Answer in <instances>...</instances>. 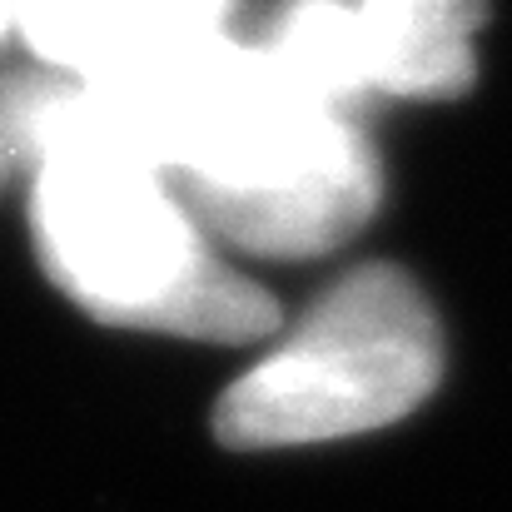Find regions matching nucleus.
Returning <instances> with one entry per match:
<instances>
[{
  "label": "nucleus",
  "mask_w": 512,
  "mask_h": 512,
  "mask_svg": "<svg viewBox=\"0 0 512 512\" xmlns=\"http://www.w3.org/2000/svg\"><path fill=\"white\" fill-rule=\"evenodd\" d=\"M443 378V329L428 294L393 264L334 279L309 314L244 368L214 408L224 448L339 443L408 418Z\"/></svg>",
  "instance_id": "nucleus-2"
},
{
  "label": "nucleus",
  "mask_w": 512,
  "mask_h": 512,
  "mask_svg": "<svg viewBox=\"0 0 512 512\" xmlns=\"http://www.w3.org/2000/svg\"><path fill=\"white\" fill-rule=\"evenodd\" d=\"M234 0H20V40L60 80H115L229 35Z\"/></svg>",
  "instance_id": "nucleus-3"
},
{
  "label": "nucleus",
  "mask_w": 512,
  "mask_h": 512,
  "mask_svg": "<svg viewBox=\"0 0 512 512\" xmlns=\"http://www.w3.org/2000/svg\"><path fill=\"white\" fill-rule=\"evenodd\" d=\"M488 0H353L373 95L453 100L478 75Z\"/></svg>",
  "instance_id": "nucleus-4"
},
{
  "label": "nucleus",
  "mask_w": 512,
  "mask_h": 512,
  "mask_svg": "<svg viewBox=\"0 0 512 512\" xmlns=\"http://www.w3.org/2000/svg\"><path fill=\"white\" fill-rule=\"evenodd\" d=\"M15 15H20V0H0V40L15 30Z\"/></svg>",
  "instance_id": "nucleus-6"
},
{
  "label": "nucleus",
  "mask_w": 512,
  "mask_h": 512,
  "mask_svg": "<svg viewBox=\"0 0 512 512\" xmlns=\"http://www.w3.org/2000/svg\"><path fill=\"white\" fill-rule=\"evenodd\" d=\"M259 50L299 95L319 105L358 115L363 100H373L353 0H284Z\"/></svg>",
  "instance_id": "nucleus-5"
},
{
  "label": "nucleus",
  "mask_w": 512,
  "mask_h": 512,
  "mask_svg": "<svg viewBox=\"0 0 512 512\" xmlns=\"http://www.w3.org/2000/svg\"><path fill=\"white\" fill-rule=\"evenodd\" d=\"M0 145L35 170L40 259L85 314L204 343H254L279 329L274 294L219 259L165 174L65 125L40 80L0 100Z\"/></svg>",
  "instance_id": "nucleus-1"
}]
</instances>
